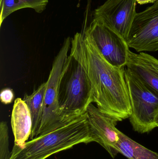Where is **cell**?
<instances>
[{
    "label": "cell",
    "instance_id": "cell-1",
    "mask_svg": "<svg viewBox=\"0 0 158 159\" xmlns=\"http://www.w3.org/2000/svg\"><path fill=\"white\" fill-rule=\"evenodd\" d=\"M70 53L78 60L88 75L97 108L117 121L129 118L131 109L125 67L110 64L85 30L77 33L72 38Z\"/></svg>",
    "mask_w": 158,
    "mask_h": 159
},
{
    "label": "cell",
    "instance_id": "cell-2",
    "mask_svg": "<svg viewBox=\"0 0 158 159\" xmlns=\"http://www.w3.org/2000/svg\"><path fill=\"white\" fill-rule=\"evenodd\" d=\"M92 142L94 140L86 113L30 139L22 147L14 145L9 159H46L79 144Z\"/></svg>",
    "mask_w": 158,
    "mask_h": 159
},
{
    "label": "cell",
    "instance_id": "cell-3",
    "mask_svg": "<svg viewBox=\"0 0 158 159\" xmlns=\"http://www.w3.org/2000/svg\"><path fill=\"white\" fill-rule=\"evenodd\" d=\"M59 116L62 123L86 113L94 103L91 82L78 60L70 53L60 74L58 94Z\"/></svg>",
    "mask_w": 158,
    "mask_h": 159
},
{
    "label": "cell",
    "instance_id": "cell-4",
    "mask_svg": "<svg viewBox=\"0 0 158 159\" xmlns=\"http://www.w3.org/2000/svg\"><path fill=\"white\" fill-rule=\"evenodd\" d=\"M124 76L131 109L129 119L133 129L139 133L150 132L156 128L158 94L127 68L125 69Z\"/></svg>",
    "mask_w": 158,
    "mask_h": 159
},
{
    "label": "cell",
    "instance_id": "cell-5",
    "mask_svg": "<svg viewBox=\"0 0 158 159\" xmlns=\"http://www.w3.org/2000/svg\"><path fill=\"white\" fill-rule=\"evenodd\" d=\"M71 39L70 37L65 39L53 62L46 81L42 116L36 137L53 130L67 122L62 123L59 118L58 85L63 65L70 51Z\"/></svg>",
    "mask_w": 158,
    "mask_h": 159
},
{
    "label": "cell",
    "instance_id": "cell-6",
    "mask_svg": "<svg viewBox=\"0 0 158 159\" xmlns=\"http://www.w3.org/2000/svg\"><path fill=\"white\" fill-rule=\"evenodd\" d=\"M84 30L110 64L120 68L126 67L130 50L124 38L95 19Z\"/></svg>",
    "mask_w": 158,
    "mask_h": 159
},
{
    "label": "cell",
    "instance_id": "cell-7",
    "mask_svg": "<svg viewBox=\"0 0 158 159\" xmlns=\"http://www.w3.org/2000/svg\"><path fill=\"white\" fill-rule=\"evenodd\" d=\"M127 43L139 53L158 51V1L137 13Z\"/></svg>",
    "mask_w": 158,
    "mask_h": 159
},
{
    "label": "cell",
    "instance_id": "cell-8",
    "mask_svg": "<svg viewBox=\"0 0 158 159\" xmlns=\"http://www.w3.org/2000/svg\"><path fill=\"white\" fill-rule=\"evenodd\" d=\"M136 0H107L94 12V19L108 27L126 42L136 16Z\"/></svg>",
    "mask_w": 158,
    "mask_h": 159
},
{
    "label": "cell",
    "instance_id": "cell-9",
    "mask_svg": "<svg viewBox=\"0 0 158 159\" xmlns=\"http://www.w3.org/2000/svg\"><path fill=\"white\" fill-rule=\"evenodd\" d=\"M86 113L94 142L102 146L114 158L118 154L116 145L119 140V130L116 127L118 121L101 112L91 104Z\"/></svg>",
    "mask_w": 158,
    "mask_h": 159
},
{
    "label": "cell",
    "instance_id": "cell-10",
    "mask_svg": "<svg viewBox=\"0 0 158 159\" xmlns=\"http://www.w3.org/2000/svg\"><path fill=\"white\" fill-rule=\"evenodd\" d=\"M126 67L149 89L158 94V60L144 52L130 50Z\"/></svg>",
    "mask_w": 158,
    "mask_h": 159
},
{
    "label": "cell",
    "instance_id": "cell-11",
    "mask_svg": "<svg viewBox=\"0 0 158 159\" xmlns=\"http://www.w3.org/2000/svg\"><path fill=\"white\" fill-rule=\"evenodd\" d=\"M11 124L14 136V145L22 147L30 138L32 120L28 107L21 98H17L14 102Z\"/></svg>",
    "mask_w": 158,
    "mask_h": 159
},
{
    "label": "cell",
    "instance_id": "cell-12",
    "mask_svg": "<svg viewBox=\"0 0 158 159\" xmlns=\"http://www.w3.org/2000/svg\"><path fill=\"white\" fill-rule=\"evenodd\" d=\"M46 81L42 83L31 94L24 95L23 100L28 106L32 120V129L30 139L36 137L42 116Z\"/></svg>",
    "mask_w": 158,
    "mask_h": 159
},
{
    "label": "cell",
    "instance_id": "cell-13",
    "mask_svg": "<svg viewBox=\"0 0 158 159\" xmlns=\"http://www.w3.org/2000/svg\"><path fill=\"white\" fill-rule=\"evenodd\" d=\"M116 148L118 153L129 159H158V153L136 143L121 131Z\"/></svg>",
    "mask_w": 158,
    "mask_h": 159
},
{
    "label": "cell",
    "instance_id": "cell-14",
    "mask_svg": "<svg viewBox=\"0 0 158 159\" xmlns=\"http://www.w3.org/2000/svg\"><path fill=\"white\" fill-rule=\"evenodd\" d=\"M48 0H0V27L10 14L19 9L32 8L41 13L46 8Z\"/></svg>",
    "mask_w": 158,
    "mask_h": 159
},
{
    "label": "cell",
    "instance_id": "cell-15",
    "mask_svg": "<svg viewBox=\"0 0 158 159\" xmlns=\"http://www.w3.org/2000/svg\"><path fill=\"white\" fill-rule=\"evenodd\" d=\"M9 134L7 123H0V159H9L11 152L9 148Z\"/></svg>",
    "mask_w": 158,
    "mask_h": 159
},
{
    "label": "cell",
    "instance_id": "cell-16",
    "mask_svg": "<svg viewBox=\"0 0 158 159\" xmlns=\"http://www.w3.org/2000/svg\"><path fill=\"white\" fill-rule=\"evenodd\" d=\"M15 98V94L13 90L9 88L3 89L1 91L0 99L1 102L4 104L11 103Z\"/></svg>",
    "mask_w": 158,
    "mask_h": 159
},
{
    "label": "cell",
    "instance_id": "cell-17",
    "mask_svg": "<svg viewBox=\"0 0 158 159\" xmlns=\"http://www.w3.org/2000/svg\"><path fill=\"white\" fill-rule=\"evenodd\" d=\"M158 0H136L137 3L140 5L146 4L155 3Z\"/></svg>",
    "mask_w": 158,
    "mask_h": 159
},
{
    "label": "cell",
    "instance_id": "cell-18",
    "mask_svg": "<svg viewBox=\"0 0 158 159\" xmlns=\"http://www.w3.org/2000/svg\"><path fill=\"white\" fill-rule=\"evenodd\" d=\"M155 125L156 127H158V109L157 111L156 114V117H155Z\"/></svg>",
    "mask_w": 158,
    "mask_h": 159
}]
</instances>
